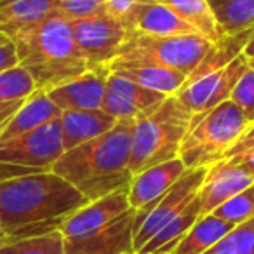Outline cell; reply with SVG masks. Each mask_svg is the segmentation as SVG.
<instances>
[{
  "label": "cell",
  "instance_id": "18",
  "mask_svg": "<svg viewBox=\"0 0 254 254\" xmlns=\"http://www.w3.org/2000/svg\"><path fill=\"white\" fill-rule=\"evenodd\" d=\"M134 211L103 232L82 240H64V254H134Z\"/></svg>",
  "mask_w": 254,
  "mask_h": 254
},
{
  "label": "cell",
  "instance_id": "4",
  "mask_svg": "<svg viewBox=\"0 0 254 254\" xmlns=\"http://www.w3.org/2000/svg\"><path fill=\"white\" fill-rule=\"evenodd\" d=\"M191 117L193 113L188 112L176 96H169L159 108L136 120L131 132L129 157L132 176L157 164L176 159Z\"/></svg>",
  "mask_w": 254,
  "mask_h": 254
},
{
  "label": "cell",
  "instance_id": "23",
  "mask_svg": "<svg viewBox=\"0 0 254 254\" xmlns=\"http://www.w3.org/2000/svg\"><path fill=\"white\" fill-rule=\"evenodd\" d=\"M200 216H202V207H200V198L197 195L173 221L167 223L159 233H155L136 254H152V253L171 254V251L178 246V242L187 235V232L193 226V223Z\"/></svg>",
  "mask_w": 254,
  "mask_h": 254
},
{
  "label": "cell",
  "instance_id": "42",
  "mask_svg": "<svg viewBox=\"0 0 254 254\" xmlns=\"http://www.w3.org/2000/svg\"><path fill=\"white\" fill-rule=\"evenodd\" d=\"M0 239H2V237H0Z\"/></svg>",
  "mask_w": 254,
  "mask_h": 254
},
{
  "label": "cell",
  "instance_id": "5",
  "mask_svg": "<svg viewBox=\"0 0 254 254\" xmlns=\"http://www.w3.org/2000/svg\"><path fill=\"white\" fill-rule=\"evenodd\" d=\"M246 113L233 101L219 103L205 113L191 117L190 127L180 146V157L187 169L209 167L225 159L226 152L249 129Z\"/></svg>",
  "mask_w": 254,
  "mask_h": 254
},
{
  "label": "cell",
  "instance_id": "15",
  "mask_svg": "<svg viewBox=\"0 0 254 254\" xmlns=\"http://www.w3.org/2000/svg\"><path fill=\"white\" fill-rule=\"evenodd\" d=\"M110 73L124 77L134 84L146 87L150 91H157L164 96H176L178 91L187 82V75L181 71L171 70V68L160 66L155 63L141 60H124V58H113L106 64Z\"/></svg>",
  "mask_w": 254,
  "mask_h": 254
},
{
  "label": "cell",
  "instance_id": "14",
  "mask_svg": "<svg viewBox=\"0 0 254 254\" xmlns=\"http://www.w3.org/2000/svg\"><path fill=\"white\" fill-rule=\"evenodd\" d=\"M253 185L254 178H251L242 167L233 164L230 159H223L209 166L205 180L198 191L202 216L211 214L223 202L235 197L237 193L247 190Z\"/></svg>",
  "mask_w": 254,
  "mask_h": 254
},
{
  "label": "cell",
  "instance_id": "36",
  "mask_svg": "<svg viewBox=\"0 0 254 254\" xmlns=\"http://www.w3.org/2000/svg\"><path fill=\"white\" fill-rule=\"evenodd\" d=\"M25 99H19V101H5V103H0V134L4 132L5 126L9 124L11 117L14 115L16 112L19 110V106L23 105Z\"/></svg>",
  "mask_w": 254,
  "mask_h": 254
},
{
  "label": "cell",
  "instance_id": "12",
  "mask_svg": "<svg viewBox=\"0 0 254 254\" xmlns=\"http://www.w3.org/2000/svg\"><path fill=\"white\" fill-rule=\"evenodd\" d=\"M169 96H164L157 91H150L146 87L134 84L124 77L115 73L108 75L103 98L101 110L117 120H136L143 119L155 108H159L164 99Z\"/></svg>",
  "mask_w": 254,
  "mask_h": 254
},
{
  "label": "cell",
  "instance_id": "30",
  "mask_svg": "<svg viewBox=\"0 0 254 254\" xmlns=\"http://www.w3.org/2000/svg\"><path fill=\"white\" fill-rule=\"evenodd\" d=\"M205 254H254V218L237 225Z\"/></svg>",
  "mask_w": 254,
  "mask_h": 254
},
{
  "label": "cell",
  "instance_id": "39",
  "mask_svg": "<svg viewBox=\"0 0 254 254\" xmlns=\"http://www.w3.org/2000/svg\"><path fill=\"white\" fill-rule=\"evenodd\" d=\"M249 66L254 68V60H249Z\"/></svg>",
  "mask_w": 254,
  "mask_h": 254
},
{
  "label": "cell",
  "instance_id": "10",
  "mask_svg": "<svg viewBox=\"0 0 254 254\" xmlns=\"http://www.w3.org/2000/svg\"><path fill=\"white\" fill-rule=\"evenodd\" d=\"M73 35L89 68L106 66L126 40V26L108 14L71 21Z\"/></svg>",
  "mask_w": 254,
  "mask_h": 254
},
{
  "label": "cell",
  "instance_id": "1",
  "mask_svg": "<svg viewBox=\"0 0 254 254\" xmlns=\"http://www.w3.org/2000/svg\"><path fill=\"white\" fill-rule=\"evenodd\" d=\"M87 198L53 171L0 181V242L60 230Z\"/></svg>",
  "mask_w": 254,
  "mask_h": 254
},
{
  "label": "cell",
  "instance_id": "43",
  "mask_svg": "<svg viewBox=\"0 0 254 254\" xmlns=\"http://www.w3.org/2000/svg\"><path fill=\"white\" fill-rule=\"evenodd\" d=\"M0 237H2V235H0Z\"/></svg>",
  "mask_w": 254,
  "mask_h": 254
},
{
  "label": "cell",
  "instance_id": "26",
  "mask_svg": "<svg viewBox=\"0 0 254 254\" xmlns=\"http://www.w3.org/2000/svg\"><path fill=\"white\" fill-rule=\"evenodd\" d=\"M211 5L223 35H235L254 26V0H221Z\"/></svg>",
  "mask_w": 254,
  "mask_h": 254
},
{
  "label": "cell",
  "instance_id": "32",
  "mask_svg": "<svg viewBox=\"0 0 254 254\" xmlns=\"http://www.w3.org/2000/svg\"><path fill=\"white\" fill-rule=\"evenodd\" d=\"M58 12L70 21L105 14V0H58Z\"/></svg>",
  "mask_w": 254,
  "mask_h": 254
},
{
  "label": "cell",
  "instance_id": "35",
  "mask_svg": "<svg viewBox=\"0 0 254 254\" xmlns=\"http://www.w3.org/2000/svg\"><path fill=\"white\" fill-rule=\"evenodd\" d=\"M253 148H254V124H251L249 129H247V131L237 139L235 145L226 152L225 159L235 157V155H239V153H244V152H247V150H253Z\"/></svg>",
  "mask_w": 254,
  "mask_h": 254
},
{
  "label": "cell",
  "instance_id": "41",
  "mask_svg": "<svg viewBox=\"0 0 254 254\" xmlns=\"http://www.w3.org/2000/svg\"><path fill=\"white\" fill-rule=\"evenodd\" d=\"M152 254H164V253H152Z\"/></svg>",
  "mask_w": 254,
  "mask_h": 254
},
{
  "label": "cell",
  "instance_id": "31",
  "mask_svg": "<svg viewBox=\"0 0 254 254\" xmlns=\"http://www.w3.org/2000/svg\"><path fill=\"white\" fill-rule=\"evenodd\" d=\"M230 101H233L254 124V68H247L230 94Z\"/></svg>",
  "mask_w": 254,
  "mask_h": 254
},
{
  "label": "cell",
  "instance_id": "25",
  "mask_svg": "<svg viewBox=\"0 0 254 254\" xmlns=\"http://www.w3.org/2000/svg\"><path fill=\"white\" fill-rule=\"evenodd\" d=\"M251 30H246L242 33H235V35H223L219 40L212 42L209 53L204 56V60L198 63V66L191 71L187 77V82H193L197 78L204 77V75L211 73V71H216L219 68L226 66L228 63H232L239 54H242L244 47H246V42L249 39Z\"/></svg>",
  "mask_w": 254,
  "mask_h": 254
},
{
  "label": "cell",
  "instance_id": "21",
  "mask_svg": "<svg viewBox=\"0 0 254 254\" xmlns=\"http://www.w3.org/2000/svg\"><path fill=\"white\" fill-rule=\"evenodd\" d=\"M58 12V0H0V35L14 39Z\"/></svg>",
  "mask_w": 254,
  "mask_h": 254
},
{
  "label": "cell",
  "instance_id": "7",
  "mask_svg": "<svg viewBox=\"0 0 254 254\" xmlns=\"http://www.w3.org/2000/svg\"><path fill=\"white\" fill-rule=\"evenodd\" d=\"M211 46V40L198 33L176 37H148L127 33L115 58L148 61L181 71L188 77L204 60Z\"/></svg>",
  "mask_w": 254,
  "mask_h": 254
},
{
  "label": "cell",
  "instance_id": "24",
  "mask_svg": "<svg viewBox=\"0 0 254 254\" xmlns=\"http://www.w3.org/2000/svg\"><path fill=\"white\" fill-rule=\"evenodd\" d=\"M157 2L169 7L174 14H178L185 23H188L198 35L205 37L211 42H216L223 37L209 0H157Z\"/></svg>",
  "mask_w": 254,
  "mask_h": 254
},
{
  "label": "cell",
  "instance_id": "37",
  "mask_svg": "<svg viewBox=\"0 0 254 254\" xmlns=\"http://www.w3.org/2000/svg\"><path fill=\"white\" fill-rule=\"evenodd\" d=\"M233 164H237L239 167H242L251 178H254V148L253 150H247L244 153H239L235 157H230Z\"/></svg>",
  "mask_w": 254,
  "mask_h": 254
},
{
  "label": "cell",
  "instance_id": "22",
  "mask_svg": "<svg viewBox=\"0 0 254 254\" xmlns=\"http://www.w3.org/2000/svg\"><path fill=\"white\" fill-rule=\"evenodd\" d=\"M233 228L235 226L216 218L214 214L200 216L171 254H205Z\"/></svg>",
  "mask_w": 254,
  "mask_h": 254
},
{
  "label": "cell",
  "instance_id": "19",
  "mask_svg": "<svg viewBox=\"0 0 254 254\" xmlns=\"http://www.w3.org/2000/svg\"><path fill=\"white\" fill-rule=\"evenodd\" d=\"M60 124L63 148L64 152H68L112 131L117 126V119L103 110H73L61 112Z\"/></svg>",
  "mask_w": 254,
  "mask_h": 254
},
{
  "label": "cell",
  "instance_id": "34",
  "mask_svg": "<svg viewBox=\"0 0 254 254\" xmlns=\"http://www.w3.org/2000/svg\"><path fill=\"white\" fill-rule=\"evenodd\" d=\"M19 64L16 46L11 39H5L0 35V71H5L9 68H14Z\"/></svg>",
  "mask_w": 254,
  "mask_h": 254
},
{
  "label": "cell",
  "instance_id": "2",
  "mask_svg": "<svg viewBox=\"0 0 254 254\" xmlns=\"http://www.w3.org/2000/svg\"><path fill=\"white\" fill-rule=\"evenodd\" d=\"M132 126V120H117L106 134L64 152L51 171L73 185L89 202L129 187Z\"/></svg>",
  "mask_w": 254,
  "mask_h": 254
},
{
  "label": "cell",
  "instance_id": "29",
  "mask_svg": "<svg viewBox=\"0 0 254 254\" xmlns=\"http://www.w3.org/2000/svg\"><path fill=\"white\" fill-rule=\"evenodd\" d=\"M216 218L223 219V221L230 223V225L237 226L242 223L249 221L254 218V185L249 187L247 190L237 193L235 197L228 198L223 202L219 207H216L211 212Z\"/></svg>",
  "mask_w": 254,
  "mask_h": 254
},
{
  "label": "cell",
  "instance_id": "8",
  "mask_svg": "<svg viewBox=\"0 0 254 254\" xmlns=\"http://www.w3.org/2000/svg\"><path fill=\"white\" fill-rule=\"evenodd\" d=\"M209 167H195L188 169L169 190L160 195L155 202L148 204L146 207L134 211V237H132V247L134 254L159 233L167 223H171L195 197L202 188Z\"/></svg>",
  "mask_w": 254,
  "mask_h": 254
},
{
  "label": "cell",
  "instance_id": "38",
  "mask_svg": "<svg viewBox=\"0 0 254 254\" xmlns=\"http://www.w3.org/2000/svg\"><path fill=\"white\" fill-rule=\"evenodd\" d=\"M242 54L247 58V60H254V26H253V28H251L249 39H247L246 47H244Z\"/></svg>",
  "mask_w": 254,
  "mask_h": 254
},
{
  "label": "cell",
  "instance_id": "16",
  "mask_svg": "<svg viewBox=\"0 0 254 254\" xmlns=\"http://www.w3.org/2000/svg\"><path fill=\"white\" fill-rule=\"evenodd\" d=\"M187 166L180 157L167 162L157 164L131 178V183L127 187V198L132 211L146 207L155 202L160 195H164L185 173Z\"/></svg>",
  "mask_w": 254,
  "mask_h": 254
},
{
  "label": "cell",
  "instance_id": "13",
  "mask_svg": "<svg viewBox=\"0 0 254 254\" xmlns=\"http://www.w3.org/2000/svg\"><path fill=\"white\" fill-rule=\"evenodd\" d=\"M108 75L110 71L106 66L89 68L78 77L56 85L46 92L61 112L101 110Z\"/></svg>",
  "mask_w": 254,
  "mask_h": 254
},
{
  "label": "cell",
  "instance_id": "17",
  "mask_svg": "<svg viewBox=\"0 0 254 254\" xmlns=\"http://www.w3.org/2000/svg\"><path fill=\"white\" fill-rule=\"evenodd\" d=\"M127 33L148 37H176L197 33L188 23H185L169 7L159 4L157 0L136 5L122 21Z\"/></svg>",
  "mask_w": 254,
  "mask_h": 254
},
{
  "label": "cell",
  "instance_id": "40",
  "mask_svg": "<svg viewBox=\"0 0 254 254\" xmlns=\"http://www.w3.org/2000/svg\"><path fill=\"white\" fill-rule=\"evenodd\" d=\"M209 2H211V4H216V2H221V0H209Z\"/></svg>",
  "mask_w": 254,
  "mask_h": 254
},
{
  "label": "cell",
  "instance_id": "33",
  "mask_svg": "<svg viewBox=\"0 0 254 254\" xmlns=\"http://www.w3.org/2000/svg\"><path fill=\"white\" fill-rule=\"evenodd\" d=\"M145 2H153V0H105V14L122 23L136 5L145 4Z\"/></svg>",
  "mask_w": 254,
  "mask_h": 254
},
{
  "label": "cell",
  "instance_id": "3",
  "mask_svg": "<svg viewBox=\"0 0 254 254\" xmlns=\"http://www.w3.org/2000/svg\"><path fill=\"white\" fill-rule=\"evenodd\" d=\"M23 66L37 89L49 91L89 70L73 35L71 21L60 12L47 16L12 39Z\"/></svg>",
  "mask_w": 254,
  "mask_h": 254
},
{
  "label": "cell",
  "instance_id": "20",
  "mask_svg": "<svg viewBox=\"0 0 254 254\" xmlns=\"http://www.w3.org/2000/svg\"><path fill=\"white\" fill-rule=\"evenodd\" d=\"M61 117V110L51 101L46 91L37 89L28 96L19 106V110L11 117L9 124L5 126L4 132L0 134V143H7L11 139L32 132L44 124L56 120Z\"/></svg>",
  "mask_w": 254,
  "mask_h": 254
},
{
  "label": "cell",
  "instance_id": "28",
  "mask_svg": "<svg viewBox=\"0 0 254 254\" xmlns=\"http://www.w3.org/2000/svg\"><path fill=\"white\" fill-rule=\"evenodd\" d=\"M35 91L37 85L32 75L19 64L5 71H0V103L26 99Z\"/></svg>",
  "mask_w": 254,
  "mask_h": 254
},
{
  "label": "cell",
  "instance_id": "9",
  "mask_svg": "<svg viewBox=\"0 0 254 254\" xmlns=\"http://www.w3.org/2000/svg\"><path fill=\"white\" fill-rule=\"evenodd\" d=\"M247 68L249 60L244 54H239L226 66L185 84L176 94L178 101L193 115L209 112L219 103L230 99L233 87Z\"/></svg>",
  "mask_w": 254,
  "mask_h": 254
},
{
  "label": "cell",
  "instance_id": "11",
  "mask_svg": "<svg viewBox=\"0 0 254 254\" xmlns=\"http://www.w3.org/2000/svg\"><path fill=\"white\" fill-rule=\"evenodd\" d=\"M132 211L127 198V187L87 202L70 214L60 226L64 240H82L103 232L119 221L122 216Z\"/></svg>",
  "mask_w": 254,
  "mask_h": 254
},
{
  "label": "cell",
  "instance_id": "27",
  "mask_svg": "<svg viewBox=\"0 0 254 254\" xmlns=\"http://www.w3.org/2000/svg\"><path fill=\"white\" fill-rule=\"evenodd\" d=\"M0 254H64V237L60 230H53L25 239L2 240Z\"/></svg>",
  "mask_w": 254,
  "mask_h": 254
},
{
  "label": "cell",
  "instance_id": "6",
  "mask_svg": "<svg viewBox=\"0 0 254 254\" xmlns=\"http://www.w3.org/2000/svg\"><path fill=\"white\" fill-rule=\"evenodd\" d=\"M63 153L60 119L51 120L35 131L0 143V181L51 171Z\"/></svg>",
  "mask_w": 254,
  "mask_h": 254
}]
</instances>
